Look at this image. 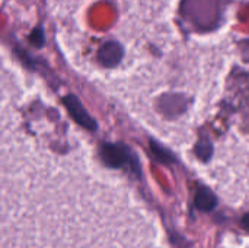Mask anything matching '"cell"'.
<instances>
[{
    "instance_id": "cell-1",
    "label": "cell",
    "mask_w": 249,
    "mask_h": 248,
    "mask_svg": "<svg viewBox=\"0 0 249 248\" xmlns=\"http://www.w3.org/2000/svg\"><path fill=\"white\" fill-rule=\"evenodd\" d=\"M63 104L66 107V110L69 111V114L73 117V120L80 124L82 127H85L89 132H95L98 129L96 121L93 120V117L86 111V108L83 107V104L79 101V98L73 94H69L63 98Z\"/></svg>"
},
{
    "instance_id": "cell-2",
    "label": "cell",
    "mask_w": 249,
    "mask_h": 248,
    "mask_svg": "<svg viewBox=\"0 0 249 248\" xmlns=\"http://www.w3.org/2000/svg\"><path fill=\"white\" fill-rule=\"evenodd\" d=\"M99 153L102 161L111 168H121L130 164V153L118 145L104 143L99 149Z\"/></svg>"
},
{
    "instance_id": "cell-3",
    "label": "cell",
    "mask_w": 249,
    "mask_h": 248,
    "mask_svg": "<svg viewBox=\"0 0 249 248\" xmlns=\"http://www.w3.org/2000/svg\"><path fill=\"white\" fill-rule=\"evenodd\" d=\"M123 54H124V51H123L121 45L117 44L115 41H109L99 48L98 60L105 67H114L120 63V60L123 58Z\"/></svg>"
},
{
    "instance_id": "cell-4",
    "label": "cell",
    "mask_w": 249,
    "mask_h": 248,
    "mask_svg": "<svg viewBox=\"0 0 249 248\" xmlns=\"http://www.w3.org/2000/svg\"><path fill=\"white\" fill-rule=\"evenodd\" d=\"M194 205L201 212H210V210H213L216 208L217 199L207 187H200L197 190V193H196Z\"/></svg>"
},
{
    "instance_id": "cell-5",
    "label": "cell",
    "mask_w": 249,
    "mask_h": 248,
    "mask_svg": "<svg viewBox=\"0 0 249 248\" xmlns=\"http://www.w3.org/2000/svg\"><path fill=\"white\" fill-rule=\"evenodd\" d=\"M150 148H152L153 155H155L159 161H162V162H171V161H172L171 155H169L163 148H160L156 142H150Z\"/></svg>"
},
{
    "instance_id": "cell-6",
    "label": "cell",
    "mask_w": 249,
    "mask_h": 248,
    "mask_svg": "<svg viewBox=\"0 0 249 248\" xmlns=\"http://www.w3.org/2000/svg\"><path fill=\"white\" fill-rule=\"evenodd\" d=\"M197 152H198V155L203 158V159H207L209 156H210V152H212V149H210V146L207 145V146H203V145H200L198 146V149H197Z\"/></svg>"
},
{
    "instance_id": "cell-7",
    "label": "cell",
    "mask_w": 249,
    "mask_h": 248,
    "mask_svg": "<svg viewBox=\"0 0 249 248\" xmlns=\"http://www.w3.org/2000/svg\"><path fill=\"white\" fill-rule=\"evenodd\" d=\"M242 225L249 231V213H247V215L242 218Z\"/></svg>"
}]
</instances>
